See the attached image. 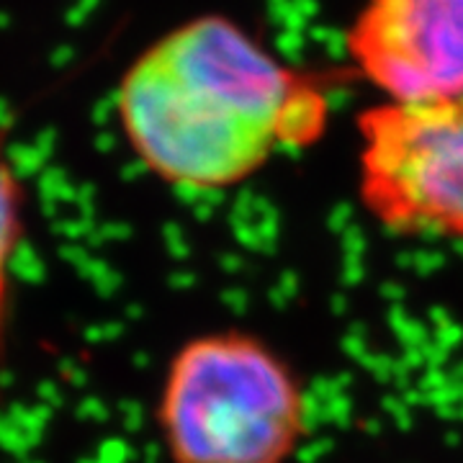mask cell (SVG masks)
<instances>
[{
  "label": "cell",
  "instance_id": "1",
  "mask_svg": "<svg viewBox=\"0 0 463 463\" xmlns=\"http://www.w3.org/2000/svg\"><path fill=\"white\" fill-rule=\"evenodd\" d=\"M301 88L248 33L212 16L170 32L127 70L116 114L155 178L216 194L288 149L286 116Z\"/></svg>",
  "mask_w": 463,
  "mask_h": 463
},
{
  "label": "cell",
  "instance_id": "2",
  "mask_svg": "<svg viewBox=\"0 0 463 463\" xmlns=\"http://www.w3.org/2000/svg\"><path fill=\"white\" fill-rule=\"evenodd\" d=\"M167 463H291L309 430L297 368L240 327L185 340L167 361L155 407Z\"/></svg>",
  "mask_w": 463,
  "mask_h": 463
},
{
  "label": "cell",
  "instance_id": "3",
  "mask_svg": "<svg viewBox=\"0 0 463 463\" xmlns=\"http://www.w3.org/2000/svg\"><path fill=\"white\" fill-rule=\"evenodd\" d=\"M361 203L392 234L463 242V96L365 116Z\"/></svg>",
  "mask_w": 463,
  "mask_h": 463
},
{
  "label": "cell",
  "instance_id": "4",
  "mask_svg": "<svg viewBox=\"0 0 463 463\" xmlns=\"http://www.w3.org/2000/svg\"><path fill=\"white\" fill-rule=\"evenodd\" d=\"M353 50L389 103L463 96V0H373Z\"/></svg>",
  "mask_w": 463,
  "mask_h": 463
},
{
  "label": "cell",
  "instance_id": "5",
  "mask_svg": "<svg viewBox=\"0 0 463 463\" xmlns=\"http://www.w3.org/2000/svg\"><path fill=\"white\" fill-rule=\"evenodd\" d=\"M29 194L18 167L0 145V353L8 337V322L14 312L16 291V263L26 227H29Z\"/></svg>",
  "mask_w": 463,
  "mask_h": 463
},
{
  "label": "cell",
  "instance_id": "6",
  "mask_svg": "<svg viewBox=\"0 0 463 463\" xmlns=\"http://www.w3.org/2000/svg\"><path fill=\"white\" fill-rule=\"evenodd\" d=\"M301 44H304V36L297 32H283L279 36V50L286 60H294L297 57V50L301 52Z\"/></svg>",
  "mask_w": 463,
  "mask_h": 463
}]
</instances>
